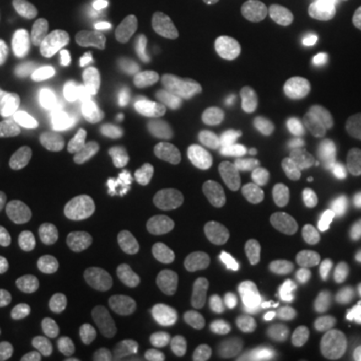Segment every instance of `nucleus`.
I'll list each match as a JSON object with an SVG mask.
<instances>
[{
  "mask_svg": "<svg viewBox=\"0 0 361 361\" xmlns=\"http://www.w3.org/2000/svg\"><path fill=\"white\" fill-rule=\"evenodd\" d=\"M236 161H241V111H236V101L221 96V90L186 96L161 130L156 180H151L156 211L171 226H180V231H196L206 221V211L216 206V196L231 186Z\"/></svg>",
  "mask_w": 361,
  "mask_h": 361,
  "instance_id": "nucleus-3",
  "label": "nucleus"
},
{
  "mask_svg": "<svg viewBox=\"0 0 361 361\" xmlns=\"http://www.w3.org/2000/svg\"><path fill=\"white\" fill-rule=\"evenodd\" d=\"M35 281H40V236L30 216L11 196H0V326H11L30 306Z\"/></svg>",
  "mask_w": 361,
  "mask_h": 361,
  "instance_id": "nucleus-6",
  "label": "nucleus"
},
{
  "mask_svg": "<svg viewBox=\"0 0 361 361\" xmlns=\"http://www.w3.org/2000/svg\"><path fill=\"white\" fill-rule=\"evenodd\" d=\"M61 25L80 61L135 96H161L186 75V45L180 35L141 11L135 0H66Z\"/></svg>",
  "mask_w": 361,
  "mask_h": 361,
  "instance_id": "nucleus-4",
  "label": "nucleus"
},
{
  "mask_svg": "<svg viewBox=\"0 0 361 361\" xmlns=\"http://www.w3.org/2000/svg\"><path fill=\"white\" fill-rule=\"evenodd\" d=\"M346 211V176L322 151H266L216 196L201 236V266L221 286H256L286 256L311 246Z\"/></svg>",
  "mask_w": 361,
  "mask_h": 361,
  "instance_id": "nucleus-1",
  "label": "nucleus"
},
{
  "mask_svg": "<svg viewBox=\"0 0 361 361\" xmlns=\"http://www.w3.org/2000/svg\"><path fill=\"white\" fill-rule=\"evenodd\" d=\"M151 206L156 196L135 151H80L61 186V246L75 281H85L90 291L126 286L151 241Z\"/></svg>",
  "mask_w": 361,
  "mask_h": 361,
  "instance_id": "nucleus-2",
  "label": "nucleus"
},
{
  "mask_svg": "<svg viewBox=\"0 0 361 361\" xmlns=\"http://www.w3.org/2000/svg\"><path fill=\"white\" fill-rule=\"evenodd\" d=\"M186 341V322L176 311H121L96 322L71 351V361H166Z\"/></svg>",
  "mask_w": 361,
  "mask_h": 361,
  "instance_id": "nucleus-5",
  "label": "nucleus"
},
{
  "mask_svg": "<svg viewBox=\"0 0 361 361\" xmlns=\"http://www.w3.org/2000/svg\"><path fill=\"white\" fill-rule=\"evenodd\" d=\"M166 361H276V346H271L261 331H211V336H186Z\"/></svg>",
  "mask_w": 361,
  "mask_h": 361,
  "instance_id": "nucleus-8",
  "label": "nucleus"
},
{
  "mask_svg": "<svg viewBox=\"0 0 361 361\" xmlns=\"http://www.w3.org/2000/svg\"><path fill=\"white\" fill-rule=\"evenodd\" d=\"M301 316L316 331H336L351 316V276L331 246H301Z\"/></svg>",
  "mask_w": 361,
  "mask_h": 361,
  "instance_id": "nucleus-7",
  "label": "nucleus"
}]
</instances>
